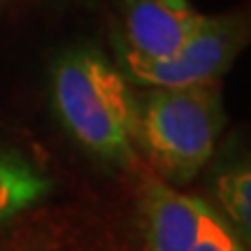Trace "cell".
I'll list each match as a JSON object with an SVG mask.
<instances>
[{
    "mask_svg": "<svg viewBox=\"0 0 251 251\" xmlns=\"http://www.w3.org/2000/svg\"><path fill=\"white\" fill-rule=\"evenodd\" d=\"M224 126L221 79L151 86L137 102L135 142L163 181L186 184L209 163Z\"/></svg>",
    "mask_w": 251,
    "mask_h": 251,
    "instance_id": "obj_2",
    "label": "cell"
},
{
    "mask_svg": "<svg viewBox=\"0 0 251 251\" xmlns=\"http://www.w3.org/2000/svg\"><path fill=\"white\" fill-rule=\"evenodd\" d=\"M205 200L172 188L161 177L140 184V216L149 251H191Z\"/></svg>",
    "mask_w": 251,
    "mask_h": 251,
    "instance_id": "obj_5",
    "label": "cell"
},
{
    "mask_svg": "<svg viewBox=\"0 0 251 251\" xmlns=\"http://www.w3.org/2000/svg\"><path fill=\"white\" fill-rule=\"evenodd\" d=\"M51 98L81 149L109 163L135 161L137 100L124 72L96 49H75L51 72Z\"/></svg>",
    "mask_w": 251,
    "mask_h": 251,
    "instance_id": "obj_1",
    "label": "cell"
},
{
    "mask_svg": "<svg viewBox=\"0 0 251 251\" xmlns=\"http://www.w3.org/2000/svg\"><path fill=\"white\" fill-rule=\"evenodd\" d=\"M124 42L119 49L140 58H165L198 28L200 14L191 0H119Z\"/></svg>",
    "mask_w": 251,
    "mask_h": 251,
    "instance_id": "obj_4",
    "label": "cell"
},
{
    "mask_svg": "<svg viewBox=\"0 0 251 251\" xmlns=\"http://www.w3.org/2000/svg\"><path fill=\"white\" fill-rule=\"evenodd\" d=\"M191 251H247L242 237L212 205L202 207L196 242Z\"/></svg>",
    "mask_w": 251,
    "mask_h": 251,
    "instance_id": "obj_8",
    "label": "cell"
},
{
    "mask_svg": "<svg viewBox=\"0 0 251 251\" xmlns=\"http://www.w3.org/2000/svg\"><path fill=\"white\" fill-rule=\"evenodd\" d=\"M247 45V19L240 14L202 17L186 42L165 58H140L119 49L124 77L142 86H191L219 81Z\"/></svg>",
    "mask_w": 251,
    "mask_h": 251,
    "instance_id": "obj_3",
    "label": "cell"
},
{
    "mask_svg": "<svg viewBox=\"0 0 251 251\" xmlns=\"http://www.w3.org/2000/svg\"><path fill=\"white\" fill-rule=\"evenodd\" d=\"M214 193L221 209L228 216V224L249 240L251 235V172L249 165H235L219 175Z\"/></svg>",
    "mask_w": 251,
    "mask_h": 251,
    "instance_id": "obj_7",
    "label": "cell"
},
{
    "mask_svg": "<svg viewBox=\"0 0 251 251\" xmlns=\"http://www.w3.org/2000/svg\"><path fill=\"white\" fill-rule=\"evenodd\" d=\"M51 186V179L26 156L0 149V224L37 205Z\"/></svg>",
    "mask_w": 251,
    "mask_h": 251,
    "instance_id": "obj_6",
    "label": "cell"
}]
</instances>
